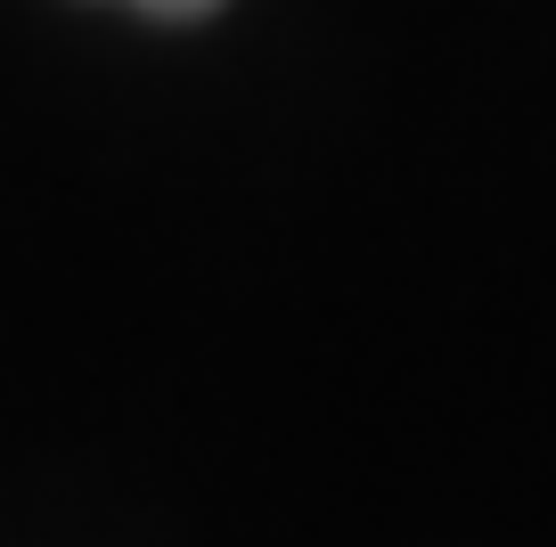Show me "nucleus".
<instances>
[{
  "label": "nucleus",
  "mask_w": 556,
  "mask_h": 547,
  "mask_svg": "<svg viewBox=\"0 0 556 547\" xmlns=\"http://www.w3.org/2000/svg\"><path fill=\"white\" fill-rule=\"evenodd\" d=\"M131 9H148V17H205V9H222V0H131Z\"/></svg>",
  "instance_id": "1"
}]
</instances>
